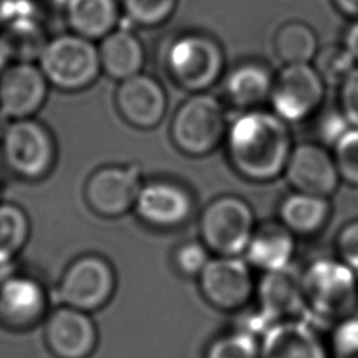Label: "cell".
<instances>
[{
	"instance_id": "cell-1",
	"label": "cell",
	"mask_w": 358,
	"mask_h": 358,
	"mask_svg": "<svg viewBox=\"0 0 358 358\" xmlns=\"http://www.w3.org/2000/svg\"><path fill=\"white\" fill-rule=\"evenodd\" d=\"M225 138L232 168L252 182H270L282 175L294 148L288 122L260 108L241 113Z\"/></svg>"
},
{
	"instance_id": "cell-2",
	"label": "cell",
	"mask_w": 358,
	"mask_h": 358,
	"mask_svg": "<svg viewBox=\"0 0 358 358\" xmlns=\"http://www.w3.org/2000/svg\"><path fill=\"white\" fill-rule=\"evenodd\" d=\"M305 309L333 324L358 308V274L338 259H319L301 275Z\"/></svg>"
},
{
	"instance_id": "cell-3",
	"label": "cell",
	"mask_w": 358,
	"mask_h": 358,
	"mask_svg": "<svg viewBox=\"0 0 358 358\" xmlns=\"http://www.w3.org/2000/svg\"><path fill=\"white\" fill-rule=\"evenodd\" d=\"M36 63L49 85L63 91L85 90L102 71L98 46L73 32L50 38Z\"/></svg>"
},
{
	"instance_id": "cell-4",
	"label": "cell",
	"mask_w": 358,
	"mask_h": 358,
	"mask_svg": "<svg viewBox=\"0 0 358 358\" xmlns=\"http://www.w3.org/2000/svg\"><path fill=\"white\" fill-rule=\"evenodd\" d=\"M227 130L222 103L207 92H193L175 110L169 133L179 151L203 157L220 145Z\"/></svg>"
},
{
	"instance_id": "cell-5",
	"label": "cell",
	"mask_w": 358,
	"mask_h": 358,
	"mask_svg": "<svg viewBox=\"0 0 358 358\" xmlns=\"http://www.w3.org/2000/svg\"><path fill=\"white\" fill-rule=\"evenodd\" d=\"M0 152L11 173L25 180H39L55 165L56 143L50 130L34 117L8 120L1 133Z\"/></svg>"
},
{
	"instance_id": "cell-6",
	"label": "cell",
	"mask_w": 358,
	"mask_h": 358,
	"mask_svg": "<svg viewBox=\"0 0 358 358\" xmlns=\"http://www.w3.org/2000/svg\"><path fill=\"white\" fill-rule=\"evenodd\" d=\"M255 228L250 204L235 194H222L210 201L199 220L201 242L217 256L245 253Z\"/></svg>"
},
{
	"instance_id": "cell-7",
	"label": "cell",
	"mask_w": 358,
	"mask_h": 358,
	"mask_svg": "<svg viewBox=\"0 0 358 358\" xmlns=\"http://www.w3.org/2000/svg\"><path fill=\"white\" fill-rule=\"evenodd\" d=\"M221 45L206 34H186L176 38L166 52L171 78L190 92H204L214 85L224 70Z\"/></svg>"
},
{
	"instance_id": "cell-8",
	"label": "cell",
	"mask_w": 358,
	"mask_h": 358,
	"mask_svg": "<svg viewBox=\"0 0 358 358\" xmlns=\"http://www.w3.org/2000/svg\"><path fill=\"white\" fill-rule=\"evenodd\" d=\"M116 282L115 268L105 257L83 255L63 271L57 285V296L60 305L91 313L112 299Z\"/></svg>"
},
{
	"instance_id": "cell-9",
	"label": "cell",
	"mask_w": 358,
	"mask_h": 358,
	"mask_svg": "<svg viewBox=\"0 0 358 358\" xmlns=\"http://www.w3.org/2000/svg\"><path fill=\"white\" fill-rule=\"evenodd\" d=\"M326 83L310 63L285 64L274 77L270 101L273 112L285 122H301L322 105Z\"/></svg>"
},
{
	"instance_id": "cell-10",
	"label": "cell",
	"mask_w": 358,
	"mask_h": 358,
	"mask_svg": "<svg viewBox=\"0 0 358 358\" xmlns=\"http://www.w3.org/2000/svg\"><path fill=\"white\" fill-rule=\"evenodd\" d=\"M197 278L204 299L224 312L243 309L256 292L249 263L238 256L211 257Z\"/></svg>"
},
{
	"instance_id": "cell-11",
	"label": "cell",
	"mask_w": 358,
	"mask_h": 358,
	"mask_svg": "<svg viewBox=\"0 0 358 358\" xmlns=\"http://www.w3.org/2000/svg\"><path fill=\"white\" fill-rule=\"evenodd\" d=\"M141 186L137 165H106L88 176L84 197L95 214L116 218L134 208Z\"/></svg>"
},
{
	"instance_id": "cell-12",
	"label": "cell",
	"mask_w": 358,
	"mask_h": 358,
	"mask_svg": "<svg viewBox=\"0 0 358 358\" xmlns=\"http://www.w3.org/2000/svg\"><path fill=\"white\" fill-rule=\"evenodd\" d=\"M49 87L36 62H11L0 74V115L7 120L34 117Z\"/></svg>"
},
{
	"instance_id": "cell-13",
	"label": "cell",
	"mask_w": 358,
	"mask_h": 358,
	"mask_svg": "<svg viewBox=\"0 0 358 358\" xmlns=\"http://www.w3.org/2000/svg\"><path fill=\"white\" fill-rule=\"evenodd\" d=\"M284 176L295 192L327 199L341 183L331 151L315 143L294 145Z\"/></svg>"
},
{
	"instance_id": "cell-14",
	"label": "cell",
	"mask_w": 358,
	"mask_h": 358,
	"mask_svg": "<svg viewBox=\"0 0 358 358\" xmlns=\"http://www.w3.org/2000/svg\"><path fill=\"white\" fill-rule=\"evenodd\" d=\"M45 341L56 358H88L98 344V327L88 312L60 305L46 316Z\"/></svg>"
},
{
	"instance_id": "cell-15",
	"label": "cell",
	"mask_w": 358,
	"mask_h": 358,
	"mask_svg": "<svg viewBox=\"0 0 358 358\" xmlns=\"http://www.w3.org/2000/svg\"><path fill=\"white\" fill-rule=\"evenodd\" d=\"M49 309L48 291L32 275L11 274L0 282V323L13 330H27L42 319Z\"/></svg>"
},
{
	"instance_id": "cell-16",
	"label": "cell",
	"mask_w": 358,
	"mask_h": 358,
	"mask_svg": "<svg viewBox=\"0 0 358 358\" xmlns=\"http://www.w3.org/2000/svg\"><path fill=\"white\" fill-rule=\"evenodd\" d=\"M115 105L130 126L148 130L162 122L168 109V98L157 78L138 73L120 81L115 94Z\"/></svg>"
},
{
	"instance_id": "cell-17",
	"label": "cell",
	"mask_w": 358,
	"mask_h": 358,
	"mask_svg": "<svg viewBox=\"0 0 358 358\" xmlns=\"http://www.w3.org/2000/svg\"><path fill=\"white\" fill-rule=\"evenodd\" d=\"M257 313L255 315L262 333L273 323L299 317L305 309L301 289V275L287 267L274 271H264L256 285Z\"/></svg>"
},
{
	"instance_id": "cell-18",
	"label": "cell",
	"mask_w": 358,
	"mask_h": 358,
	"mask_svg": "<svg viewBox=\"0 0 358 358\" xmlns=\"http://www.w3.org/2000/svg\"><path fill=\"white\" fill-rule=\"evenodd\" d=\"M134 208L145 224L159 229H172L189 220L193 197L179 183L155 180L141 186Z\"/></svg>"
},
{
	"instance_id": "cell-19",
	"label": "cell",
	"mask_w": 358,
	"mask_h": 358,
	"mask_svg": "<svg viewBox=\"0 0 358 358\" xmlns=\"http://www.w3.org/2000/svg\"><path fill=\"white\" fill-rule=\"evenodd\" d=\"M259 343L260 358H330L327 343L301 317L273 323Z\"/></svg>"
},
{
	"instance_id": "cell-20",
	"label": "cell",
	"mask_w": 358,
	"mask_h": 358,
	"mask_svg": "<svg viewBox=\"0 0 358 358\" xmlns=\"http://www.w3.org/2000/svg\"><path fill=\"white\" fill-rule=\"evenodd\" d=\"M250 266L264 271L289 267L295 253V235L280 221H267L255 228L245 250Z\"/></svg>"
},
{
	"instance_id": "cell-21",
	"label": "cell",
	"mask_w": 358,
	"mask_h": 358,
	"mask_svg": "<svg viewBox=\"0 0 358 358\" xmlns=\"http://www.w3.org/2000/svg\"><path fill=\"white\" fill-rule=\"evenodd\" d=\"M98 53L101 70L119 81L141 73L145 60L140 38L133 31L119 27L101 39Z\"/></svg>"
},
{
	"instance_id": "cell-22",
	"label": "cell",
	"mask_w": 358,
	"mask_h": 358,
	"mask_svg": "<svg viewBox=\"0 0 358 358\" xmlns=\"http://www.w3.org/2000/svg\"><path fill=\"white\" fill-rule=\"evenodd\" d=\"M120 11L117 0H67L64 21L73 34L101 41L117 28Z\"/></svg>"
},
{
	"instance_id": "cell-23",
	"label": "cell",
	"mask_w": 358,
	"mask_h": 358,
	"mask_svg": "<svg viewBox=\"0 0 358 358\" xmlns=\"http://www.w3.org/2000/svg\"><path fill=\"white\" fill-rule=\"evenodd\" d=\"M274 76L259 62L238 64L225 80V94L236 108L250 110L270 99Z\"/></svg>"
},
{
	"instance_id": "cell-24",
	"label": "cell",
	"mask_w": 358,
	"mask_h": 358,
	"mask_svg": "<svg viewBox=\"0 0 358 358\" xmlns=\"http://www.w3.org/2000/svg\"><path fill=\"white\" fill-rule=\"evenodd\" d=\"M331 214L327 197L294 192L287 196L278 208L280 222L294 235H313L323 229Z\"/></svg>"
},
{
	"instance_id": "cell-25",
	"label": "cell",
	"mask_w": 358,
	"mask_h": 358,
	"mask_svg": "<svg viewBox=\"0 0 358 358\" xmlns=\"http://www.w3.org/2000/svg\"><path fill=\"white\" fill-rule=\"evenodd\" d=\"M13 62H36L49 38L35 15H21L11 20L1 31Z\"/></svg>"
},
{
	"instance_id": "cell-26",
	"label": "cell",
	"mask_w": 358,
	"mask_h": 358,
	"mask_svg": "<svg viewBox=\"0 0 358 358\" xmlns=\"http://www.w3.org/2000/svg\"><path fill=\"white\" fill-rule=\"evenodd\" d=\"M275 55L285 64L310 63L317 50V35L310 25L289 21L278 28L273 39Z\"/></svg>"
},
{
	"instance_id": "cell-27",
	"label": "cell",
	"mask_w": 358,
	"mask_h": 358,
	"mask_svg": "<svg viewBox=\"0 0 358 358\" xmlns=\"http://www.w3.org/2000/svg\"><path fill=\"white\" fill-rule=\"evenodd\" d=\"M31 224L18 204L0 201V266L11 263L28 242Z\"/></svg>"
},
{
	"instance_id": "cell-28",
	"label": "cell",
	"mask_w": 358,
	"mask_h": 358,
	"mask_svg": "<svg viewBox=\"0 0 358 358\" xmlns=\"http://www.w3.org/2000/svg\"><path fill=\"white\" fill-rule=\"evenodd\" d=\"M204 358H260V343L246 329L231 330L217 336L208 345Z\"/></svg>"
},
{
	"instance_id": "cell-29",
	"label": "cell",
	"mask_w": 358,
	"mask_h": 358,
	"mask_svg": "<svg viewBox=\"0 0 358 358\" xmlns=\"http://www.w3.org/2000/svg\"><path fill=\"white\" fill-rule=\"evenodd\" d=\"M176 4L178 0H122V10L133 24L154 28L172 17Z\"/></svg>"
},
{
	"instance_id": "cell-30",
	"label": "cell",
	"mask_w": 358,
	"mask_h": 358,
	"mask_svg": "<svg viewBox=\"0 0 358 358\" xmlns=\"http://www.w3.org/2000/svg\"><path fill=\"white\" fill-rule=\"evenodd\" d=\"M313 62V67L320 74L323 81L333 85H340V83L357 64L343 45H331L319 49Z\"/></svg>"
},
{
	"instance_id": "cell-31",
	"label": "cell",
	"mask_w": 358,
	"mask_h": 358,
	"mask_svg": "<svg viewBox=\"0 0 358 358\" xmlns=\"http://www.w3.org/2000/svg\"><path fill=\"white\" fill-rule=\"evenodd\" d=\"M331 147L341 182L358 187V127L348 126Z\"/></svg>"
},
{
	"instance_id": "cell-32",
	"label": "cell",
	"mask_w": 358,
	"mask_h": 358,
	"mask_svg": "<svg viewBox=\"0 0 358 358\" xmlns=\"http://www.w3.org/2000/svg\"><path fill=\"white\" fill-rule=\"evenodd\" d=\"M327 345L330 358H358V316L334 323Z\"/></svg>"
},
{
	"instance_id": "cell-33",
	"label": "cell",
	"mask_w": 358,
	"mask_h": 358,
	"mask_svg": "<svg viewBox=\"0 0 358 358\" xmlns=\"http://www.w3.org/2000/svg\"><path fill=\"white\" fill-rule=\"evenodd\" d=\"M210 259V250L203 242L197 241L179 245L172 257L175 268L186 277H199Z\"/></svg>"
},
{
	"instance_id": "cell-34",
	"label": "cell",
	"mask_w": 358,
	"mask_h": 358,
	"mask_svg": "<svg viewBox=\"0 0 358 358\" xmlns=\"http://www.w3.org/2000/svg\"><path fill=\"white\" fill-rule=\"evenodd\" d=\"M338 106L347 123L358 127V63L338 85Z\"/></svg>"
},
{
	"instance_id": "cell-35",
	"label": "cell",
	"mask_w": 358,
	"mask_h": 358,
	"mask_svg": "<svg viewBox=\"0 0 358 358\" xmlns=\"http://www.w3.org/2000/svg\"><path fill=\"white\" fill-rule=\"evenodd\" d=\"M337 259L358 274V218L344 224L336 236Z\"/></svg>"
},
{
	"instance_id": "cell-36",
	"label": "cell",
	"mask_w": 358,
	"mask_h": 358,
	"mask_svg": "<svg viewBox=\"0 0 358 358\" xmlns=\"http://www.w3.org/2000/svg\"><path fill=\"white\" fill-rule=\"evenodd\" d=\"M34 15V4L29 0H0V31L14 18Z\"/></svg>"
},
{
	"instance_id": "cell-37",
	"label": "cell",
	"mask_w": 358,
	"mask_h": 358,
	"mask_svg": "<svg viewBox=\"0 0 358 358\" xmlns=\"http://www.w3.org/2000/svg\"><path fill=\"white\" fill-rule=\"evenodd\" d=\"M343 46L352 56V59L358 63V20L352 21L344 35Z\"/></svg>"
},
{
	"instance_id": "cell-38",
	"label": "cell",
	"mask_w": 358,
	"mask_h": 358,
	"mask_svg": "<svg viewBox=\"0 0 358 358\" xmlns=\"http://www.w3.org/2000/svg\"><path fill=\"white\" fill-rule=\"evenodd\" d=\"M331 3L344 17L352 21L358 20V0H331Z\"/></svg>"
},
{
	"instance_id": "cell-39",
	"label": "cell",
	"mask_w": 358,
	"mask_h": 358,
	"mask_svg": "<svg viewBox=\"0 0 358 358\" xmlns=\"http://www.w3.org/2000/svg\"><path fill=\"white\" fill-rule=\"evenodd\" d=\"M13 62L11 56H10V52L3 41V38L0 36V74L3 73V70Z\"/></svg>"
}]
</instances>
